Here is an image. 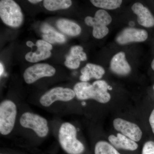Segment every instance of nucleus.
I'll list each match as a JSON object with an SVG mask.
<instances>
[{
    "mask_svg": "<svg viewBox=\"0 0 154 154\" xmlns=\"http://www.w3.org/2000/svg\"><path fill=\"white\" fill-rule=\"evenodd\" d=\"M91 2L97 8L114 10L119 8L122 2L121 0H91Z\"/></svg>",
    "mask_w": 154,
    "mask_h": 154,
    "instance_id": "aec40b11",
    "label": "nucleus"
},
{
    "mask_svg": "<svg viewBox=\"0 0 154 154\" xmlns=\"http://www.w3.org/2000/svg\"><path fill=\"white\" fill-rule=\"evenodd\" d=\"M87 54L83 48L79 45H75L71 48L69 54L66 57L65 65L69 69H76L80 66V62L87 60Z\"/></svg>",
    "mask_w": 154,
    "mask_h": 154,
    "instance_id": "ddd939ff",
    "label": "nucleus"
},
{
    "mask_svg": "<svg viewBox=\"0 0 154 154\" xmlns=\"http://www.w3.org/2000/svg\"><path fill=\"white\" fill-rule=\"evenodd\" d=\"M17 106L10 100H5L0 105V132L8 135L14 128L17 116Z\"/></svg>",
    "mask_w": 154,
    "mask_h": 154,
    "instance_id": "20e7f679",
    "label": "nucleus"
},
{
    "mask_svg": "<svg viewBox=\"0 0 154 154\" xmlns=\"http://www.w3.org/2000/svg\"><path fill=\"white\" fill-rule=\"evenodd\" d=\"M0 17L5 24L12 28H18L23 23L21 8L13 0L0 1Z\"/></svg>",
    "mask_w": 154,
    "mask_h": 154,
    "instance_id": "7ed1b4c3",
    "label": "nucleus"
},
{
    "mask_svg": "<svg viewBox=\"0 0 154 154\" xmlns=\"http://www.w3.org/2000/svg\"><path fill=\"white\" fill-rule=\"evenodd\" d=\"M75 127L69 122L61 125L59 132V140L64 150L69 154H81L85 151V146L77 139Z\"/></svg>",
    "mask_w": 154,
    "mask_h": 154,
    "instance_id": "f03ea898",
    "label": "nucleus"
},
{
    "mask_svg": "<svg viewBox=\"0 0 154 154\" xmlns=\"http://www.w3.org/2000/svg\"><path fill=\"white\" fill-rule=\"evenodd\" d=\"M95 154H121L110 143L105 141H100L96 144Z\"/></svg>",
    "mask_w": 154,
    "mask_h": 154,
    "instance_id": "412c9836",
    "label": "nucleus"
},
{
    "mask_svg": "<svg viewBox=\"0 0 154 154\" xmlns=\"http://www.w3.org/2000/svg\"><path fill=\"white\" fill-rule=\"evenodd\" d=\"M94 19L104 26H107L112 22V18L109 14L104 10H99L95 14Z\"/></svg>",
    "mask_w": 154,
    "mask_h": 154,
    "instance_id": "4be33fe9",
    "label": "nucleus"
},
{
    "mask_svg": "<svg viewBox=\"0 0 154 154\" xmlns=\"http://www.w3.org/2000/svg\"><path fill=\"white\" fill-rule=\"evenodd\" d=\"M42 1H41V0H29L28 2H29L32 3V4H37V3H38L40 2H42Z\"/></svg>",
    "mask_w": 154,
    "mask_h": 154,
    "instance_id": "bb28decb",
    "label": "nucleus"
},
{
    "mask_svg": "<svg viewBox=\"0 0 154 154\" xmlns=\"http://www.w3.org/2000/svg\"><path fill=\"white\" fill-rule=\"evenodd\" d=\"M26 45L28 47L31 48H32L33 46H36V45L34 44L32 42L30 41H27L26 42Z\"/></svg>",
    "mask_w": 154,
    "mask_h": 154,
    "instance_id": "393cba45",
    "label": "nucleus"
},
{
    "mask_svg": "<svg viewBox=\"0 0 154 154\" xmlns=\"http://www.w3.org/2000/svg\"><path fill=\"white\" fill-rule=\"evenodd\" d=\"M142 154H154V142H146L144 145Z\"/></svg>",
    "mask_w": 154,
    "mask_h": 154,
    "instance_id": "5701e85b",
    "label": "nucleus"
},
{
    "mask_svg": "<svg viewBox=\"0 0 154 154\" xmlns=\"http://www.w3.org/2000/svg\"><path fill=\"white\" fill-rule=\"evenodd\" d=\"M56 25L59 30L69 36H78L82 31L79 25L69 19H59L56 22Z\"/></svg>",
    "mask_w": 154,
    "mask_h": 154,
    "instance_id": "f3484780",
    "label": "nucleus"
},
{
    "mask_svg": "<svg viewBox=\"0 0 154 154\" xmlns=\"http://www.w3.org/2000/svg\"><path fill=\"white\" fill-rule=\"evenodd\" d=\"M41 30L43 33L42 38L45 41L49 43H63L66 41L65 36L57 31L51 26L44 24L42 26Z\"/></svg>",
    "mask_w": 154,
    "mask_h": 154,
    "instance_id": "dca6fc26",
    "label": "nucleus"
},
{
    "mask_svg": "<svg viewBox=\"0 0 154 154\" xmlns=\"http://www.w3.org/2000/svg\"><path fill=\"white\" fill-rule=\"evenodd\" d=\"M110 69L114 73L125 76L131 71V68L125 58V54L120 52L116 54L110 61Z\"/></svg>",
    "mask_w": 154,
    "mask_h": 154,
    "instance_id": "9b49d317",
    "label": "nucleus"
},
{
    "mask_svg": "<svg viewBox=\"0 0 154 154\" xmlns=\"http://www.w3.org/2000/svg\"><path fill=\"white\" fill-rule=\"evenodd\" d=\"M108 86V84L103 80L96 81L92 85L81 82L75 85L73 91L79 100L93 99L104 104L109 102L111 98L110 94L107 92Z\"/></svg>",
    "mask_w": 154,
    "mask_h": 154,
    "instance_id": "f257e3e1",
    "label": "nucleus"
},
{
    "mask_svg": "<svg viewBox=\"0 0 154 154\" xmlns=\"http://www.w3.org/2000/svg\"><path fill=\"white\" fill-rule=\"evenodd\" d=\"M75 96L74 91L70 88L57 87L46 92L40 98L39 102L42 106L48 107L56 101L67 102Z\"/></svg>",
    "mask_w": 154,
    "mask_h": 154,
    "instance_id": "423d86ee",
    "label": "nucleus"
},
{
    "mask_svg": "<svg viewBox=\"0 0 154 154\" xmlns=\"http://www.w3.org/2000/svg\"><path fill=\"white\" fill-rule=\"evenodd\" d=\"M36 46L37 50L35 52L30 51L25 56L27 61L30 63L38 62L39 61L44 60L50 57L52 49V45L44 40H37Z\"/></svg>",
    "mask_w": 154,
    "mask_h": 154,
    "instance_id": "9d476101",
    "label": "nucleus"
},
{
    "mask_svg": "<svg viewBox=\"0 0 154 154\" xmlns=\"http://www.w3.org/2000/svg\"><path fill=\"white\" fill-rule=\"evenodd\" d=\"M149 122L151 126L152 131L154 134V109L152 110L151 114L150 116Z\"/></svg>",
    "mask_w": 154,
    "mask_h": 154,
    "instance_id": "b1692460",
    "label": "nucleus"
},
{
    "mask_svg": "<svg viewBox=\"0 0 154 154\" xmlns=\"http://www.w3.org/2000/svg\"><path fill=\"white\" fill-rule=\"evenodd\" d=\"M70 0H45L43 5L49 11L63 10L68 8L72 5Z\"/></svg>",
    "mask_w": 154,
    "mask_h": 154,
    "instance_id": "6ab92c4d",
    "label": "nucleus"
},
{
    "mask_svg": "<svg viewBox=\"0 0 154 154\" xmlns=\"http://www.w3.org/2000/svg\"><path fill=\"white\" fill-rule=\"evenodd\" d=\"M132 11L137 16L139 24L146 28L154 26V17L147 8L140 3H135L133 5Z\"/></svg>",
    "mask_w": 154,
    "mask_h": 154,
    "instance_id": "f8f14e48",
    "label": "nucleus"
},
{
    "mask_svg": "<svg viewBox=\"0 0 154 154\" xmlns=\"http://www.w3.org/2000/svg\"><path fill=\"white\" fill-rule=\"evenodd\" d=\"M20 123L23 127L33 130L39 137H45L48 134L47 120L37 114L30 112L24 113L20 117Z\"/></svg>",
    "mask_w": 154,
    "mask_h": 154,
    "instance_id": "39448f33",
    "label": "nucleus"
},
{
    "mask_svg": "<svg viewBox=\"0 0 154 154\" xmlns=\"http://www.w3.org/2000/svg\"><path fill=\"white\" fill-rule=\"evenodd\" d=\"M148 34L146 30L134 28H127L119 34L116 41L121 45L132 42H141L146 40Z\"/></svg>",
    "mask_w": 154,
    "mask_h": 154,
    "instance_id": "1a4fd4ad",
    "label": "nucleus"
},
{
    "mask_svg": "<svg viewBox=\"0 0 154 154\" xmlns=\"http://www.w3.org/2000/svg\"><path fill=\"white\" fill-rule=\"evenodd\" d=\"M153 88H154V87H153Z\"/></svg>",
    "mask_w": 154,
    "mask_h": 154,
    "instance_id": "7c9ffc66",
    "label": "nucleus"
},
{
    "mask_svg": "<svg viewBox=\"0 0 154 154\" xmlns=\"http://www.w3.org/2000/svg\"><path fill=\"white\" fill-rule=\"evenodd\" d=\"M55 72V69L48 64L38 63L26 69L23 77L25 82L31 84L41 78L52 76Z\"/></svg>",
    "mask_w": 154,
    "mask_h": 154,
    "instance_id": "0eeeda50",
    "label": "nucleus"
},
{
    "mask_svg": "<svg viewBox=\"0 0 154 154\" xmlns=\"http://www.w3.org/2000/svg\"><path fill=\"white\" fill-rule=\"evenodd\" d=\"M82 75L80 79L87 82L91 79H100L105 74V70L102 67L92 63H88L81 69Z\"/></svg>",
    "mask_w": 154,
    "mask_h": 154,
    "instance_id": "4468645a",
    "label": "nucleus"
},
{
    "mask_svg": "<svg viewBox=\"0 0 154 154\" xmlns=\"http://www.w3.org/2000/svg\"><path fill=\"white\" fill-rule=\"evenodd\" d=\"M85 21L86 25L93 27V35L95 38L101 39L108 34L109 29L107 26L97 22L94 18L89 16L86 17Z\"/></svg>",
    "mask_w": 154,
    "mask_h": 154,
    "instance_id": "a211bd4d",
    "label": "nucleus"
},
{
    "mask_svg": "<svg viewBox=\"0 0 154 154\" xmlns=\"http://www.w3.org/2000/svg\"><path fill=\"white\" fill-rule=\"evenodd\" d=\"M82 105H86V102H82Z\"/></svg>",
    "mask_w": 154,
    "mask_h": 154,
    "instance_id": "c756f323",
    "label": "nucleus"
},
{
    "mask_svg": "<svg viewBox=\"0 0 154 154\" xmlns=\"http://www.w3.org/2000/svg\"><path fill=\"white\" fill-rule=\"evenodd\" d=\"M114 128L135 142H138L142 137V131L137 125L121 118L115 119L113 122Z\"/></svg>",
    "mask_w": 154,
    "mask_h": 154,
    "instance_id": "6e6552de",
    "label": "nucleus"
},
{
    "mask_svg": "<svg viewBox=\"0 0 154 154\" xmlns=\"http://www.w3.org/2000/svg\"><path fill=\"white\" fill-rule=\"evenodd\" d=\"M152 68L154 71V59L152 61L151 64Z\"/></svg>",
    "mask_w": 154,
    "mask_h": 154,
    "instance_id": "cd10ccee",
    "label": "nucleus"
},
{
    "mask_svg": "<svg viewBox=\"0 0 154 154\" xmlns=\"http://www.w3.org/2000/svg\"><path fill=\"white\" fill-rule=\"evenodd\" d=\"M108 140L113 146L117 149L134 151L138 146L136 142L119 133L117 134L116 136L114 135H110L108 137Z\"/></svg>",
    "mask_w": 154,
    "mask_h": 154,
    "instance_id": "2eb2a0df",
    "label": "nucleus"
},
{
    "mask_svg": "<svg viewBox=\"0 0 154 154\" xmlns=\"http://www.w3.org/2000/svg\"><path fill=\"white\" fill-rule=\"evenodd\" d=\"M4 72V68L3 66V64L2 63H0V75H3Z\"/></svg>",
    "mask_w": 154,
    "mask_h": 154,
    "instance_id": "a878e982",
    "label": "nucleus"
},
{
    "mask_svg": "<svg viewBox=\"0 0 154 154\" xmlns=\"http://www.w3.org/2000/svg\"><path fill=\"white\" fill-rule=\"evenodd\" d=\"M108 90H110H110H112V87H111V86L109 85H108Z\"/></svg>",
    "mask_w": 154,
    "mask_h": 154,
    "instance_id": "c85d7f7f",
    "label": "nucleus"
}]
</instances>
